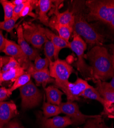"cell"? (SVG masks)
Masks as SVG:
<instances>
[{"instance_id":"obj_24","label":"cell","mask_w":114,"mask_h":128,"mask_svg":"<svg viewBox=\"0 0 114 128\" xmlns=\"http://www.w3.org/2000/svg\"><path fill=\"white\" fill-rule=\"evenodd\" d=\"M38 1L35 0H28L20 14V17L23 18L30 16L33 18H37V14L33 12V10L37 7Z\"/></svg>"},{"instance_id":"obj_3","label":"cell","mask_w":114,"mask_h":128,"mask_svg":"<svg viewBox=\"0 0 114 128\" xmlns=\"http://www.w3.org/2000/svg\"><path fill=\"white\" fill-rule=\"evenodd\" d=\"M88 22L99 21L109 25L114 16V0H89L85 2Z\"/></svg>"},{"instance_id":"obj_32","label":"cell","mask_w":114,"mask_h":128,"mask_svg":"<svg viewBox=\"0 0 114 128\" xmlns=\"http://www.w3.org/2000/svg\"><path fill=\"white\" fill-rule=\"evenodd\" d=\"M12 93L9 89H7L5 87H0V102L6 100L12 94Z\"/></svg>"},{"instance_id":"obj_10","label":"cell","mask_w":114,"mask_h":128,"mask_svg":"<svg viewBox=\"0 0 114 128\" xmlns=\"http://www.w3.org/2000/svg\"><path fill=\"white\" fill-rule=\"evenodd\" d=\"M2 52L6 56L13 58L17 60L20 66L23 68L25 71L28 69L32 63L20 46L13 40L6 38L5 47Z\"/></svg>"},{"instance_id":"obj_1","label":"cell","mask_w":114,"mask_h":128,"mask_svg":"<svg viewBox=\"0 0 114 128\" xmlns=\"http://www.w3.org/2000/svg\"><path fill=\"white\" fill-rule=\"evenodd\" d=\"M85 58L91 65L94 82L97 80L104 82L114 76L111 55L105 47L94 46L87 53Z\"/></svg>"},{"instance_id":"obj_36","label":"cell","mask_w":114,"mask_h":128,"mask_svg":"<svg viewBox=\"0 0 114 128\" xmlns=\"http://www.w3.org/2000/svg\"><path fill=\"white\" fill-rule=\"evenodd\" d=\"M10 58L8 56H0V72H1L3 67L8 62Z\"/></svg>"},{"instance_id":"obj_26","label":"cell","mask_w":114,"mask_h":128,"mask_svg":"<svg viewBox=\"0 0 114 128\" xmlns=\"http://www.w3.org/2000/svg\"><path fill=\"white\" fill-rule=\"evenodd\" d=\"M84 128H109L104 123L101 115L88 119Z\"/></svg>"},{"instance_id":"obj_29","label":"cell","mask_w":114,"mask_h":128,"mask_svg":"<svg viewBox=\"0 0 114 128\" xmlns=\"http://www.w3.org/2000/svg\"><path fill=\"white\" fill-rule=\"evenodd\" d=\"M50 62L46 58H41L39 55L34 60V68L37 70H42L44 69H49Z\"/></svg>"},{"instance_id":"obj_14","label":"cell","mask_w":114,"mask_h":128,"mask_svg":"<svg viewBox=\"0 0 114 128\" xmlns=\"http://www.w3.org/2000/svg\"><path fill=\"white\" fill-rule=\"evenodd\" d=\"M26 72L30 74L31 76H32L35 80L37 85H42L44 88H46L48 84H54L55 82V80L50 76L49 69L37 70L35 69L34 64L32 62L30 64L28 69Z\"/></svg>"},{"instance_id":"obj_42","label":"cell","mask_w":114,"mask_h":128,"mask_svg":"<svg viewBox=\"0 0 114 128\" xmlns=\"http://www.w3.org/2000/svg\"><path fill=\"white\" fill-rule=\"evenodd\" d=\"M2 82L1 81H0V86H1L2 85Z\"/></svg>"},{"instance_id":"obj_2","label":"cell","mask_w":114,"mask_h":128,"mask_svg":"<svg viewBox=\"0 0 114 128\" xmlns=\"http://www.w3.org/2000/svg\"><path fill=\"white\" fill-rule=\"evenodd\" d=\"M71 11L74 16V32L80 36L86 43L91 46H102L104 42V37L88 23L83 13L81 5L79 3L74 4Z\"/></svg>"},{"instance_id":"obj_38","label":"cell","mask_w":114,"mask_h":128,"mask_svg":"<svg viewBox=\"0 0 114 128\" xmlns=\"http://www.w3.org/2000/svg\"><path fill=\"white\" fill-rule=\"evenodd\" d=\"M27 1V0H13V1H12V2L15 6H17L23 4L26 2Z\"/></svg>"},{"instance_id":"obj_11","label":"cell","mask_w":114,"mask_h":128,"mask_svg":"<svg viewBox=\"0 0 114 128\" xmlns=\"http://www.w3.org/2000/svg\"><path fill=\"white\" fill-rule=\"evenodd\" d=\"M96 89L104 100V104L103 105L104 113L107 116L114 114V90L107 88L102 84V82L97 80Z\"/></svg>"},{"instance_id":"obj_33","label":"cell","mask_w":114,"mask_h":128,"mask_svg":"<svg viewBox=\"0 0 114 128\" xmlns=\"http://www.w3.org/2000/svg\"><path fill=\"white\" fill-rule=\"evenodd\" d=\"M27 1H28V0H27ZM26 2H25V3H23V4H21V5L15 6L13 18L17 19V20L19 18H20V14H21V13L22 10H23V8H24V6H25V5Z\"/></svg>"},{"instance_id":"obj_18","label":"cell","mask_w":114,"mask_h":128,"mask_svg":"<svg viewBox=\"0 0 114 128\" xmlns=\"http://www.w3.org/2000/svg\"><path fill=\"white\" fill-rule=\"evenodd\" d=\"M44 33L49 40H50L54 46L55 52L54 55L55 60L59 59V52L62 49L69 48V42L61 38L59 36L55 34L52 31L47 28H44Z\"/></svg>"},{"instance_id":"obj_13","label":"cell","mask_w":114,"mask_h":128,"mask_svg":"<svg viewBox=\"0 0 114 128\" xmlns=\"http://www.w3.org/2000/svg\"><path fill=\"white\" fill-rule=\"evenodd\" d=\"M17 114V106L14 102H2L0 105V128H4Z\"/></svg>"},{"instance_id":"obj_30","label":"cell","mask_w":114,"mask_h":128,"mask_svg":"<svg viewBox=\"0 0 114 128\" xmlns=\"http://www.w3.org/2000/svg\"><path fill=\"white\" fill-rule=\"evenodd\" d=\"M17 20V19L12 18L7 20L0 22V29L9 33H12L14 29L16 27V24Z\"/></svg>"},{"instance_id":"obj_41","label":"cell","mask_w":114,"mask_h":128,"mask_svg":"<svg viewBox=\"0 0 114 128\" xmlns=\"http://www.w3.org/2000/svg\"><path fill=\"white\" fill-rule=\"evenodd\" d=\"M108 117H109V118H114V114H112V115H109V116H108Z\"/></svg>"},{"instance_id":"obj_23","label":"cell","mask_w":114,"mask_h":128,"mask_svg":"<svg viewBox=\"0 0 114 128\" xmlns=\"http://www.w3.org/2000/svg\"><path fill=\"white\" fill-rule=\"evenodd\" d=\"M81 96L85 98L97 100L103 106L104 104V100L102 98L96 88H94L90 85H89V87L83 92Z\"/></svg>"},{"instance_id":"obj_7","label":"cell","mask_w":114,"mask_h":128,"mask_svg":"<svg viewBox=\"0 0 114 128\" xmlns=\"http://www.w3.org/2000/svg\"><path fill=\"white\" fill-rule=\"evenodd\" d=\"M54 84L65 94L67 101L71 102L79 100L83 92L90 85L86 80L79 78L74 82L68 81L65 82Z\"/></svg>"},{"instance_id":"obj_12","label":"cell","mask_w":114,"mask_h":128,"mask_svg":"<svg viewBox=\"0 0 114 128\" xmlns=\"http://www.w3.org/2000/svg\"><path fill=\"white\" fill-rule=\"evenodd\" d=\"M38 118L41 128H64L72 124L71 120L67 116L58 115L50 118H46L39 113Z\"/></svg>"},{"instance_id":"obj_34","label":"cell","mask_w":114,"mask_h":128,"mask_svg":"<svg viewBox=\"0 0 114 128\" xmlns=\"http://www.w3.org/2000/svg\"><path fill=\"white\" fill-rule=\"evenodd\" d=\"M4 128H24L20 122L17 120H14L10 121L8 124H7Z\"/></svg>"},{"instance_id":"obj_6","label":"cell","mask_w":114,"mask_h":128,"mask_svg":"<svg viewBox=\"0 0 114 128\" xmlns=\"http://www.w3.org/2000/svg\"><path fill=\"white\" fill-rule=\"evenodd\" d=\"M19 90L21 98V106L23 109L35 108L42 100V93L32 80L19 88Z\"/></svg>"},{"instance_id":"obj_21","label":"cell","mask_w":114,"mask_h":128,"mask_svg":"<svg viewBox=\"0 0 114 128\" xmlns=\"http://www.w3.org/2000/svg\"><path fill=\"white\" fill-rule=\"evenodd\" d=\"M49 27L56 30L61 38L67 42H69V40L70 36L74 32L73 27L69 25H60L57 23H49Z\"/></svg>"},{"instance_id":"obj_22","label":"cell","mask_w":114,"mask_h":128,"mask_svg":"<svg viewBox=\"0 0 114 128\" xmlns=\"http://www.w3.org/2000/svg\"><path fill=\"white\" fill-rule=\"evenodd\" d=\"M42 109L43 115L46 118L55 117L61 113L59 106L50 104L45 100L43 102Z\"/></svg>"},{"instance_id":"obj_9","label":"cell","mask_w":114,"mask_h":128,"mask_svg":"<svg viewBox=\"0 0 114 128\" xmlns=\"http://www.w3.org/2000/svg\"><path fill=\"white\" fill-rule=\"evenodd\" d=\"M59 106L61 113L69 117L72 121V124L74 125L82 124L88 119L94 118L98 115H87L83 114L80 111L77 104L74 102L67 101L65 102H61Z\"/></svg>"},{"instance_id":"obj_20","label":"cell","mask_w":114,"mask_h":128,"mask_svg":"<svg viewBox=\"0 0 114 128\" xmlns=\"http://www.w3.org/2000/svg\"><path fill=\"white\" fill-rule=\"evenodd\" d=\"M26 72L25 70L22 67L14 68L5 72H0V81L15 82L17 78Z\"/></svg>"},{"instance_id":"obj_16","label":"cell","mask_w":114,"mask_h":128,"mask_svg":"<svg viewBox=\"0 0 114 128\" xmlns=\"http://www.w3.org/2000/svg\"><path fill=\"white\" fill-rule=\"evenodd\" d=\"M55 14V18H53L49 20V23H57L60 25H69L73 27L74 24V16L73 12L69 9L66 11L60 12L58 11V6H56L53 12Z\"/></svg>"},{"instance_id":"obj_25","label":"cell","mask_w":114,"mask_h":128,"mask_svg":"<svg viewBox=\"0 0 114 128\" xmlns=\"http://www.w3.org/2000/svg\"><path fill=\"white\" fill-rule=\"evenodd\" d=\"M31 80V76L30 74L27 72H25L22 76H20L14 82V83L9 89L10 91L13 92L15 90L20 88L26 84Z\"/></svg>"},{"instance_id":"obj_5","label":"cell","mask_w":114,"mask_h":128,"mask_svg":"<svg viewBox=\"0 0 114 128\" xmlns=\"http://www.w3.org/2000/svg\"><path fill=\"white\" fill-rule=\"evenodd\" d=\"M22 26L23 36L28 43L35 48H42L47 39L44 33V27L30 22H24Z\"/></svg>"},{"instance_id":"obj_8","label":"cell","mask_w":114,"mask_h":128,"mask_svg":"<svg viewBox=\"0 0 114 128\" xmlns=\"http://www.w3.org/2000/svg\"><path fill=\"white\" fill-rule=\"evenodd\" d=\"M50 76L55 82L54 84L65 82L69 81L68 79L74 69L65 60L59 58L57 60L50 62L49 66Z\"/></svg>"},{"instance_id":"obj_28","label":"cell","mask_w":114,"mask_h":128,"mask_svg":"<svg viewBox=\"0 0 114 128\" xmlns=\"http://www.w3.org/2000/svg\"><path fill=\"white\" fill-rule=\"evenodd\" d=\"M44 50L45 58H47L50 62L53 61V58H54L55 49L52 42L48 39H47L45 42Z\"/></svg>"},{"instance_id":"obj_37","label":"cell","mask_w":114,"mask_h":128,"mask_svg":"<svg viewBox=\"0 0 114 128\" xmlns=\"http://www.w3.org/2000/svg\"><path fill=\"white\" fill-rule=\"evenodd\" d=\"M102 84H103V86L107 88L114 90V76L112 78V79L110 82H102Z\"/></svg>"},{"instance_id":"obj_39","label":"cell","mask_w":114,"mask_h":128,"mask_svg":"<svg viewBox=\"0 0 114 128\" xmlns=\"http://www.w3.org/2000/svg\"><path fill=\"white\" fill-rule=\"evenodd\" d=\"M110 47L111 48V50H112V54L111 55V58H112V66L114 69V45H111Z\"/></svg>"},{"instance_id":"obj_17","label":"cell","mask_w":114,"mask_h":128,"mask_svg":"<svg viewBox=\"0 0 114 128\" xmlns=\"http://www.w3.org/2000/svg\"><path fill=\"white\" fill-rule=\"evenodd\" d=\"M54 1L51 0H39L38 1L37 18L40 22L46 27H49V18L47 13L54 6Z\"/></svg>"},{"instance_id":"obj_19","label":"cell","mask_w":114,"mask_h":128,"mask_svg":"<svg viewBox=\"0 0 114 128\" xmlns=\"http://www.w3.org/2000/svg\"><path fill=\"white\" fill-rule=\"evenodd\" d=\"M44 89L47 102L59 106L62 102V96L64 94L63 92L55 86H49Z\"/></svg>"},{"instance_id":"obj_27","label":"cell","mask_w":114,"mask_h":128,"mask_svg":"<svg viewBox=\"0 0 114 128\" xmlns=\"http://www.w3.org/2000/svg\"><path fill=\"white\" fill-rule=\"evenodd\" d=\"M0 3L3 7L4 12V20L6 21L12 18L15 5L12 1H9L7 0H0Z\"/></svg>"},{"instance_id":"obj_31","label":"cell","mask_w":114,"mask_h":128,"mask_svg":"<svg viewBox=\"0 0 114 128\" xmlns=\"http://www.w3.org/2000/svg\"><path fill=\"white\" fill-rule=\"evenodd\" d=\"M19 67H21V66L20 65L19 63L18 62V61L16 60L13 58L10 57L8 62L3 67L1 72H5L9 70L16 68Z\"/></svg>"},{"instance_id":"obj_4","label":"cell","mask_w":114,"mask_h":128,"mask_svg":"<svg viewBox=\"0 0 114 128\" xmlns=\"http://www.w3.org/2000/svg\"><path fill=\"white\" fill-rule=\"evenodd\" d=\"M86 48V43L84 40L74 32L73 40L69 42V48L74 52L77 56L76 66L85 80H92L94 82L92 69L84 60V52Z\"/></svg>"},{"instance_id":"obj_40","label":"cell","mask_w":114,"mask_h":128,"mask_svg":"<svg viewBox=\"0 0 114 128\" xmlns=\"http://www.w3.org/2000/svg\"><path fill=\"white\" fill-rule=\"evenodd\" d=\"M109 26L110 27V29L114 31V16H113V18H112V20H111V23L109 25Z\"/></svg>"},{"instance_id":"obj_15","label":"cell","mask_w":114,"mask_h":128,"mask_svg":"<svg viewBox=\"0 0 114 128\" xmlns=\"http://www.w3.org/2000/svg\"><path fill=\"white\" fill-rule=\"evenodd\" d=\"M17 34L18 38V45L22 51L28 56L29 60L32 62L35 60V58L39 56V51L37 49L30 47L23 36V28L22 25L19 26L17 28Z\"/></svg>"},{"instance_id":"obj_35","label":"cell","mask_w":114,"mask_h":128,"mask_svg":"<svg viewBox=\"0 0 114 128\" xmlns=\"http://www.w3.org/2000/svg\"><path fill=\"white\" fill-rule=\"evenodd\" d=\"M6 38L3 34V31L0 29V52H2L6 45Z\"/></svg>"}]
</instances>
